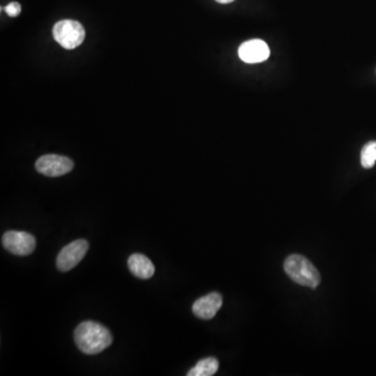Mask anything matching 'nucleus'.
<instances>
[{"label": "nucleus", "mask_w": 376, "mask_h": 376, "mask_svg": "<svg viewBox=\"0 0 376 376\" xmlns=\"http://www.w3.org/2000/svg\"><path fill=\"white\" fill-rule=\"evenodd\" d=\"M73 336L79 350L88 355L102 352L113 342L110 330L94 321L81 322L75 328Z\"/></svg>", "instance_id": "nucleus-1"}, {"label": "nucleus", "mask_w": 376, "mask_h": 376, "mask_svg": "<svg viewBox=\"0 0 376 376\" xmlns=\"http://www.w3.org/2000/svg\"><path fill=\"white\" fill-rule=\"evenodd\" d=\"M283 267L288 277L300 285L315 288L321 282L317 267L302 255H290L284 261Z\"/></svg>", "instance_id": "nucleus-2"}, {"label": "nucleus", "mask_w": 376, "mask_h": 376, "mask_svg": "<svg viewBox=\"0 0 376 376\" xmlns=\"http://www.w3.org/2000/svg\"><path fill=\"white\" fill-rule=\"evenodd\" d=\"M54 40L65 49H73L85 40L86 31L83 25L75 20H62L56 23L52 29Z\"/></svg>", "instance_id": "nucleus-3"}, {"label": "nucleus", "mask_w": 376, "mask_h": 376, "mask_svg": "<svg viewBox=\"0 0 376 376\" xmlns=\"http://www.w3.org/2000/svg\"><path fill=\"white\" fill-rule=\"evenodd\" d=\"M4 249L17 256H26L31 254L36 249V238L33 234L24 231L6 232L2 236Z\"/></svg>", "instance_id": "nucleus-4"}, {"label": "nucleus", "mask_w": 376, "mask_h": 376, "mask_svg": "<svg viewBox=\"0 0 376 376\" xmlns=\"http://www.w3.org/2000/svg\"><path fill=\"white\" fill-rule=\"evenodd\" d=\"M89 249V244L86 240H77L65 246L56 257V267L58 271L68 272L79 265L85 257Z\"/></svg>", "instance_id": "nucleus-5"}, {"label": "nucleus", "mask_w": 376, "mask_h": 376, "mask_svg": "<svg viewBox=\"0 0 376 376\" xmlns=\"http://www.w3.org/2000/svg\"><path fill=\"white\" fill-rule=\"evenodd\" d=\"M72 169V160L60 155H44L36 162L38 173L47 177H60L70 173Z\"/></svg>", "instance_id": "nucleus-6"}, {"label": "nucleus", "mask_w": 376, "mask_h": 376, "mask_svg": "<svg viewBox=\"0 0 376 376\" xmlns=\"http://www.w3.org/2000/svg\"><path fill=\"white\" fill-rule=\"evenodd\" d=\"M238 56L249 64L260 63L269 56V48L263 40L253 39L244 42L238 48Z\"/></svg>", "instance_id": "nucleus-7"}, {"label": "nucleus", "mask_w": 376, "mask_h": 376, "mask_svg": "<svg viewBox=\"0 0 376 376\" xmlns=\"http://www.w3.org/2000/svg\"><path fill=\"white\" fill-rule=\"evenodd\" d=\"M223 305V297L219 292H210L201 297L192 305V313L202 320H210L214 318L217 311Z\"/></svg>", "instance_id": "nucleus-8"}, {"label": "nucleus", "mask_w": 376, "mask_h": 376, "mask_svg": "<svg viewBox=\"0 0 376 376\" xmlns=\"http://www.w3.org/2000/svg\"><path fill=\"white\" fill-rule=\"evenodd\" d=\"M130 272L139 279H150L155 273L154 263L143 254L131 255L127 259Z\"/></svg>", "instance_id": "nucleus-9"}, {"label": "nucleus", "mask_w": 376, "mask_h": 376, "mask_svg": "<svg viewBox=\"0 0 376 376\" xmlns=\"http://www.w3.org/2000/svg\"><path fill=\"white\" fill-rule=\"evenodd\" d=\"M219 370V361L215 357L201 359L188 371V376H212Z\"/></svg>", "instance_id": "nucleus-10"}, {"label": "nucleus", "mask_w": 376, "mask_h": 376, "mask_svg": "<svg viewBox=\"0 0 376 376\" xmlns=\"http://www.w3.org/2000/svg\"><path fill=\"white\" fill-rule=\"evenodd\" d=\"M376 162V141L365 144L361 154V163L363 169H371Z\"/></svg>", "instance_id": "nucleus-11"}, {"label": "nucleus", "mask_w": 376, "mask_h": 376, "mask_svg": "<svg viewBox=\"0 0 376 376\" xmlns=\"http://www.w3.org/2000/svg\"><path fill=\"white\" fill-rule=\"evenodd\" d=\"M6 14L10 17H17L21 13V6L19 2L13 1L4 8Z\"/></svg>", "instance_id": "nucleus-12"}, {"label": "nucleus", "mask_w": 376, "mask_h": 376, "mask_svg": "<svg viewBox=\"0 0 376 376\" xmlns=\"http://www.w3.org/2000/svg\"><path fill=\"white\" fill-rule=\"evenodd\" d=\"M215 1L219 2V3H230V2H233L234 0H215Z\"/></svg>", "instance_id": "nucleus-13"}]
</instances>
